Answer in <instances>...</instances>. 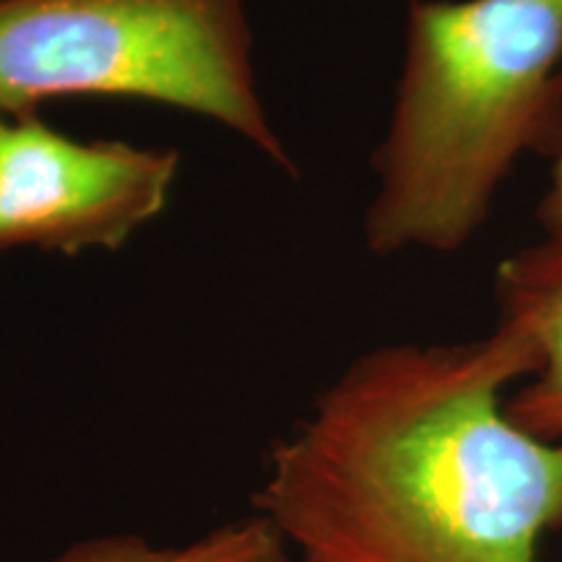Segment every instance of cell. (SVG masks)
I'll list each match as a JSON object with an SVG mask.
<instances>
[{"label":"cell","mask_w":562,"mask_h":562,"mask_svg":"<svg viewBox=\"0 0 562 562\" xmlns=\"http://www.w3.org/2000/svg\"><path fill=\"white\" fill-rule=\"evenodd\" d=\"M529 328L364 351L266 463L252 508L315 562H542L562 531V442L505 412Z\"/></svg>","instance_id":"cell-1"},{"label":"cell","mask_w":562,"mask_h":562,"mask_svg":"<svg viewBox=\"0 0 562 562\" xmlns=\"http://www.w3.org/2000/svg\"><path fill=\"white\" fill-rule=\"evenodd\" d=\"M560 151L562 0H414L364 245L461 250L516 161Z\"/></svg>","instance_id":"cell-2"},{"label":"cell","mask_w":562,"mask_h":562,"mask_svg":"<svg viewBox=\"0 0 562 562\" xmlns=\"http://www.w3.org/2000/svg\"><path fill=\"white\" fill-rule=\"evenodd\" d=\"M74 97L193 112L292 170L258 87L245 0H0V117Z\"/></svg>","instance_id":"cell-3"},{"label":"cell","mask_w":562,"mask_h":562,"mask_svg":"<svg viewBox=\"0 0 562 562\" xmlns=\"http://www.w3.org/2000/svg\"><path fill=\"white\" fill-rule=\"evenodd\" d=\"M180 154L0 117V250H117L170 203Z\"/></svg>","instance_id":"cell-4"},{"label":"cell","mask_w":562,"mask_h":562,"mask_svg":"<svg viewBox=\"0 0 562 562\" xmlns=\"http://www.w3.org/2000/svg\"><path fill=\"white\" fill-rule=\"evenodd\" d=\"M497 318L529 328L539 368L505 402V412L526 432L562 442V235H547L497 266Z\"/></svg>","instance_id":"cell-5"},{"label":"cell","mask_w":562,"mask_h":562,"mask_svg":"<svg viewBox=\"0 0 562 562\" xmlns=\"http://www.w3.org/2000/svg\"><path fill=\"white\" fill-rule=\"evenodd\" d=\"M45 562H290V542L269 518L252 513L175 544H157L140 533H100Z\"/></svg>","instance_id":"cell-6"},{"label":"cell","mask_w":562,"mask_h":562,"mask_svg":"<svg viewBox=\"0 0 562 562\" xmlns=\"http://www.w3.org/2000/svg\"><path fill=\"white\" fill-rule=\"evenodd\" d=\"M542 216L547 227L562 232V154L552 161L550 186H547L542 195Z\"/></svg>","instance_id":"cell-7"},{"label":"cell","mask_w":562,"mask_h":562,"mask_svg":"<svg viewBox=\"0 0 562 562\" xmlns=\"http://www.w3.org/2000/svg\"><path fill=\"white\" fill-rule=\"evenodd\" d=\"M300 562H315V560H305V558H302V560H300Z\"/></svg>","instance_id":"cell-8"}]
</instances>
